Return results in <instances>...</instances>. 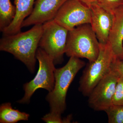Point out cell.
I'll return each mask as SVG.
<instances>
[{"label": "cell", "instance_id": "cell-1", "mask_svg": "<svg viewBox=\"0 0 123 123\" xmlns=\"http://www.w3.org/2000/svg\"><path fill=\"white\" fill-rule=\"evenodd\" d=\"M43 24H35L24 32L4 35L0 40V50L13 55L32 73L35 71L36 52L42 36Z\"/></svg>", "mask_w": 123, "mask_h": 123}, {"label": "cell", "instance_id": "cell-2", "mask_svg": "<svg viewBox=\"0 0 123 123\" xmlns=\"http://www.w3.org/2000/svg\"><path fill=\"white\" fill-rule=\"evenodd\" d=\"M85 65V62L80 58L71 57L65 66L56 68L54 88L46 97L50 106V112L61 115L63 113L66 109V97L68 88L77 74Z\"/></svg>", "mask_w": 123, "mask_h": 123}, {"label": "cell", "instance_id": "cell-3", "mask_svg": "<svg viewBox=\"0 0 123 123\" xmlns=\"http://www.w3.org/2000/svg\"><path fill=\"white\" fill-rule=\"evenodd\" d=\"M99 48L100 43L90 24L68 31L65 52L68 57L85 58L92 62L98 56Z\"/></svg>", "mask_w": 123, "mask_h": 123}, {"label": "cell", "instance_id": "cell-4", "mask_svg": "<svg viewBox=\"0 0 123 123\" xmlns=\"http://www.w3.org/2000/svg\"><path fill=\"white\" fill-rule=\"evenodd\" d=\"M116 58L108 42L100 43L98 56L94 61L86 64L80 78L79 90L84 96L88 97L98 82L111 71Z\"/></svg>", "mask_w": 123, "mask_h": 123}, {"label": "cell", "instance_id": "cell-5", "mask_svg": "<svg viewBox=\"0 0 123 123\" xmlns=\"http://www.w3.org/2000/svg\"><path fill=\"white\" fill-rule=\"evenodd\" d=\"M39 68L34 78L23 85L24 97L18 101L20 104L30 103L31 98L36 91L42 88L51 92L55 84V67L53 60L43 50L38 47L36 54Z\"/></svg>", "mask_w": 123, "mask_h": 123}, {"label": "cell", "instance_id": "cell-6", "mask_svg": "<svg viewBox=\"0 0 123 123\" xmlns=\"http://www.w3.org/2000/svg\"><path fill=\"white\" fill-rule=\"evenodd\" d=\"M68 32L53 19L43 24L39 47L51 57L55 65L61 64L63 61Z\"/></svg>", "mask_w": 123, "mask_h": 123}, {"label": "cell", "instance_id": "cell-7", "mask_svg": "<svg viewBox=\"0 0 123 123\" xmlns=\"http://www.w3.org/2000/svg\"><path fill=\"white\" fill-rule=\"evenodd\" d=\"M90 8L78 0H68L53 20L68 31L82 24H90Z\"/></svg>", "mask_w": 123, "mask_h": 123}, {"label": "cell", "instance_id": "cell-8", "mask_svg": "<svg viewBox=\"0 0 123 123\" xmlns=\"http://www.w3.org/2000/svg\"><path fill=\"white\" fill-rule=\"evenodd\" d=\"M120 76L112 68L88 96L89 105L96 111H104L112 104V98Z\"/></svg>", "mask_w": 123, "mask_h": 123}, {"label": "cell", "instance_id": "cell-9", "mask_svg": "<svg viewBox=\"0 0 123 123\" xmlns=\"http://www.w3.org/2000/svg\"><path fill=\"white\" fill-rule=\"evenodd\" d=\"M68 0H36L33 11L24 20L22 28L43 24L53 20L62 5Z\"/></svg>", "mask_w": 123, "mask_h": 123}, {"label": "cell", "instance_id": "cell-10", "mask_svg": "<svg viewBox=\"0 0 123 123\" xmlns=\"http://www.w3.org/2000/svg\"><path fill=\"white\" fill-rule=\"evenodd\" d=\"M90 8L91 14L90 24L91 27L99 43H107L113 22L112 13L98 4Z\"/></svg>", "mask_w": 123, "mask_h": 123}, {"label": "cell", "instance_id": "cell-11", "mask_svg": "<svg viewBox=\"0 0 123 123\" xmlns=\"http://www.w3.org/2000/svg\"><path fill=\"white\" fill-rule=\"evenodd\" d=\"M112 13L113 22L108 42L117 58L123 61V5Z\"/></svg>", "mask_w": 123, "mask_h": 123}, {"label": "cell", "instance_id": "cell-12", "mask_svg": "<svg viewBox=\"0 0 123 123\" xmlns=\"http://www.w3.org/2000/svg\"><path fill=\"white\" fill-rule=\"evenodd\" d=\"M36 0H14L15 14L12 22L2 32L4 35H10L20 32L24 20L33 11Z\"/></svg>", "mask_w": 123, "mask_h": 123}, {"label": "cell", "instance_id": "cell-13", "mask_svg": "<svg viewBox=\"0 0 123 123\" xmlns=\"http://www.w3.org/2000/svg\"><path fill=\"white\" fill-rule=\"evenodd\" d=\"M30 115L25 112L13 109L10 103L2 104L0 106V123H15L27 121Z\"/></svg>", "mask_w": 123, "mask_h": 123}, {"label": "cell", "instance_id": "cell-14", "mask_svg": "<svg viewBox=\"0 0 123 123\" xmlns=\"http://www.w3.org/2000/svg\"><path fill=\"white\" fill-rule=\"evenodd\" d=\"M15 14V7L10 0H0V30L1 32L13 21Z\"/></svg>", "mask_w": 123, "mask_h": 123}, {"label": "cell", "instance_id": "cell-15", "mask_svg": "<svg viewBox=\"0 0 123 123\" xmlns=\"http://www.w3.org/2000/svg\"><path fill=\"white\" fill-rule=\"evenodd\" d=\"M105 111L109 123H123V105L112 104Z\"/></svg>", "mask_w": 123, "mask_h": 123}, {"label": "cell", "instance_id": "cell-16", "mask_svg": "<svg viewBox=\"0 0 123 123\" xmlns=\"http://www.w3.org/2000/svg\"><path fill=\"white\" fill-rule=\"evenodd\" d=\"M112 104L123 105V77H120L117 83L112 98Z\"/></svg>", "mask_w": 123, "mask_h": 123}, {"label": "cell", "instance_id": "cell-17", "mask_svg": "<svg viewBox=\"0 0 123 123\" xmlns=\"http://www.w3.org/2000/svg\"><path fill=\"white\" fill-rule=\"evenodd\" d=\"M72 119V116L70 115L65 118L62 119L61 115L50 112L42 118V119L47 123H70Z\"/></svg>", "mask_w": 123, "mask_h": 123}, {"label": "cell", "instance_id": "cell-18", "mask_svg": "<svg viewBox=\"0 0 123 123\" xmlns=\"http://www.w3.org/2000/svg\"><path fill=\"white\" fill-rule=\"evenodd\" d=\"M97 4L112 13L115 9L123 5V0H98Z\"/></svg>", "mask_w": 123, "mask_h": 123}, {"label": "cell", "instance_id": "cell-19", "mask_svg": "<svg viewBox=\"0 0 123 123\" xmlns=\"http://www.w3.org/2000/svg\"><path fill=\"white\" fill-rule=\"evenodd\" d=\"M112 68L118 73L120 77H123V61L116 58L112 65Z\"/></svg>", "mask_w": 123, "mask_h": 123}, {"label": "cell", "instance_id": "cell-20", "mask_svg": "<svg viewBox=\"0 0 123 123\" xmlns=\"http://www.w3.org/2000/svg\"><path fill=\"white\" fill-rule=\"evenodd\" d=\"M82 3L90 7L92 6L97 4L98 0H78Z\"/></svg>", "mask_w": 123, "mask_h": 123}]
</instances>
